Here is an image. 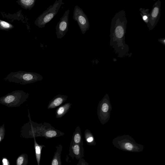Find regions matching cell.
<instances>
[{"mask_svg":"<svg viewBox=\"0 0 165 165\" xmlns=\"http://www.w3.org/2000/svg\"><path fill=\"white\" fill-rule=\"evenodd\" d=\"M127 23L125 12L123 10L117 13L111 22L110 45L120 57L126 55L129 50L125 41Z\"/></svg>","mask_w":165,"mask_h":165,"instance_id":"6da1fadb","label":"cell"},{"mask_svg":"<svg viewBox=\"0 0 165 165\" xmlns=\"http://www.w3.org/2000/svg\"><path fill=\"white\" fill-rule=\"evenodd\" d=\"M112 144L115 147L123 151L131 152L142 151L144 146L137 143L132 138L129 136L118 137L113 139Z\"/></svg>","mask_w":165,"mask_h":165,"instance_id":"7a4b0ae2","label":"cell"},{"mask_svg":"<svg viewBox=\"0 0 165 165\" xmlns=\"http://www.w3.org/2000/svg\"><path fill=\"white\" fill-rule=\"evenodd\" d=\"M64 4L62 0H56L53 5H50L37 18L35 25L40 28H44L56 16L61 6Z\"/></svg>","mask_w":165,"mask_h":165,"instance_id":"3957f363","label":"cell"},{"mask_svg":"<svg viewBox=\"0 0 165 165\" xmlns=\"http://www.w3.org/2000/svg\"><path fill=\"white\" fill-rule=\"evenodd\" d=\"M73 18L77 22L82 33L85 34L89 28V21L83 10L78 5L75 7Z\"/></svg>","mask_w":165,"mask_h":165,"instance_id":"277c9868","label":"cell"},{"mask_svg":"<svg viewBox=\"0 0 165 165\" xmlns=\"http://www.w3.org/2000/svg\"><path fill=\"white\" fill-rule=\"evenodd\" d=\"M69 12V9L65 12L56 26V34L58 39L62 38L68 31Z\"/></svg>","mask_w":165,"mask_h":165,"instance_id":"5b68a950","label":"cell"},{"mask_svg":"<svg viewBox=\"0 0 165 165\" xmlns=\"http://www.w3.org/2000/svg\"><path fill=\"white\" fill-rule=\"evenodd\" d=\"M161 2H157L153 6L149 14V22L148 26L150 30L152 29L158 23L160 16Z\"/></svg>","mask_w":165,"mask_h":165,"instance_id":"8992f818","label":"cell"},{"mask_svg":"<svg viewBox=\"0 0 165 165\" xmlns=\"http://www.w3.org/2000/svg\"><path fill=\"white\" fill-rule=\"evenodd\" d=\"M69 152L68 156L73 159L75 158L79 160L84 157V147L79 144H70Z\"/></svg>","mask_w":165,"mask_h":165,"instance_id":"52a82bcc","label":"cell"},{"mask_svg":"<svg viewBox=\"0 0 165 165\" xmlns=\"http://www.w3.org/2000/svg\"><path fill=\"white\" fill-rule=\"evenodd\" d=\"M68 97L67 96L58 95L50 101L48 106V109H52L58 107L65 102Z\"/></svg>","mask_w":165,"mask_h":165,"instance_id":"ba28073f","label":"cell"},{"mask_svg":"<svg viewBox=\"0 0 165 165\" xmlns=\"http://www.w3.org/2000/svg\"><path fill=\"white\" fill-rule=\"evenodd\" d=\"M77 144L83 146V141L80 128L79 126L77 127L72 136L70 144Z\"/></svg>","mask_w":165,"mask_h":165,"instance_id":"9c48e42d","label":"cell"},{"mask_svg":"<svg viewBox=\"0 0 165 165\" xmlns=\"http://www.w3.org/2000/svg\"><path fill=\"white\" fill-rule=\"evenodd\" d=\"M56 151L52 160L50 165H62L61 156L63 146L60 144L56 147Z\"/></svg>","mask_w":165,"mask_h":165,"instance_id":"30bf717a","label":"cell"},{"mask_svg":"<svg viewBox=\"0 0 165 165\" xmlns=\"http://www.w3.org/2000/svg\"><path fill=\"white\" fill-rule=\"evenodd\" d=\"M72 104V103L68 102L58 108L55 112L56 118H60L65 116L71 108Z\"/></svg>","mask_w":165,"mask_h":165,"instance_id":"8fae6325","label":"cell"},{"mask_svg":"<svg viewBox=\"0 0 165 165\" xmlns=\"http://www.w3.org/2000/svg\"><path fill=\"white\" fill-rule=\"evenodd\" d=\"M45 146L41 144L39 145L36 142L35 138H34V148L35 151V155L38 165H40V161L41 155V152L43 148H45Z\"/></svg>","mask_w":165,"mask_h":165,"instance_id":"7c38bea8","label":"cell"},{"mask_svg":"<svg viewBox=\"0 0 165 165\" xmlns=\"http://www.w3.org/2000/svg\"><path fill=\"white\" fill-rule=\"evenodd\" d=\"M85 138L88 145L90 146H96V143L95 138L92 134L88 129L86 130L85 132Z\"/></svg>","mask_w":165,"mask_h":165,"instance_id":"4fadbf2b","label":"cell"},{"mask_svg":"<svg viewBox=\"0 0 165 165\" xmlns=\"http://www.w3.org/2000/svg\"><path fill=\"white\" fill-rule=\"evenodd\" d=\"M36 1V0H20L18 3L23 8L30 10L34 6Z\"/></svg>","mask_w":165,"mask_h":165,"instance_id":"5bb4252c","label":"cell"},{"mask_svg":"<svg viewBox=\"0 0 165 165\" xmlns=\"http://www.w3.org/2000/svg\"><path fill=\"white\" fill-rule=\"evenodd\" d=\"M28 157L26 154H22L19 156L16 161V165H28Z\"/></svg>","mask_w":165,"mask_h":165,"instance_id":"9a60e30c","label":"cell"},{"mask_svg":"<svg viewBox=\"0 0 165 165\" xmlns=\"http://www.w3.org/2000/svg\"><path fill=\"white\" fill-rule=\"evenodd\" d=\"M14 28L12 24L4 21L0 20V29L2 30H9Z\"/></svg>","mask_w":165,"mask_h":165,"instance_id":"2e32d148","label":"cell"},{"mask_svg":"<svg viewBox=\"0 0 165 165\" xmlns=\"http://www.w3.org/2000/svg\"><path fill=\"white\" fill-rule=\"evenodd\" d=\"M140 11L141 12V14L142 13V16L143 20L144 21H145L147 24H148L149 22V14H148V10H140Z\"/></svg>","mask_w":165,"mask_h":165,"instance_id":"e0dca14e","label":"cell"},{"mask_svg":"<svg viewBox=\"0 0 165 165\" xmlns=\"http://www.w3.org/2000/svg\"><path fill=\"white\" fill-rule=\"evenodd\" d=\"M15 99V97L13 96H9L7 97L5 99V102L9 103L12 102Z\"/></svg>","mask_w":165,"mask_h":165,"instance_id":"ac0fdd59","label":"cell"},{"mask_svg":"<svg viewBox=\"0 0 165 165\" xmlns=\"http://www.w3.org/2000/svg\"><path fill=\"white\" fill-rule=\"evenodd\" d=\"M108 105L106 104H103L102 106V110L104 112H107L108 110Z\"/></svg>","mask_w":165,"mask_h":165,"instance_id":"d6986e66","label":"cell"},{"mask_svg":"<svg viewBox=\"0 0 165 165\" xmlns=\"http://www.w3.org/2000/svg\"><path fill=\"white\" fill-rule=\"evenodd\" d=\"M2 164L3 165H10L8 160L6 158H2Z\"/></svg>","mask_w":165,"mask_h":165,"instance_id":"ffe728a7","label":"cell"},{"mask_svg":"<svg viewBox=\"0 0 165 165\" xmlns=\"http://www.w3.org/2000/svg\"><path fill=\"white\" fill-rule=\"evenodd\" d=\"M81 165H89L88 163L86 162L85 160L83 158L81 159Z\"/></svg>","mask_w":165,"mask_h":165,"instance_id":"44dd1931","label":"cell"},{"mask_svg":"<svg viewBox=\"0 0 165 165\" xmlns=\"http://www.w3.org/2000/svg\"><path fill=\"white\" fill-rule=\"evenodd\" d=\"M77 165H81V159L79 160V162Z\"/></svg>","mask_w":165,"mask_h":165,"instance_id":"7402d4cb","label":"cell"}]
</instances>
